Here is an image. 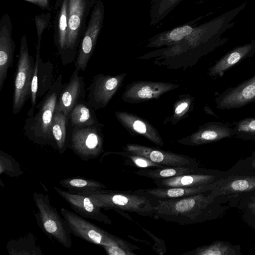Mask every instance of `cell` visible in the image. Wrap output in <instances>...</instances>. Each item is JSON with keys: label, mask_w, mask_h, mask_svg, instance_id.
Returning a JSON list of instances; mask_svg holds the SVG:
<instances>
[{"label": "cell", "mask_w": 255, "mask_h": 255, "mask_svg": "<svg viewBox=\"0 0 255 255\" xmlns=\"http://www.w3.org/2000/svg\"><path fill=\"white\" fill-rule=\"evenodd\" d=\"M104 125L73 127L70 135L68 148L83 161L97 158L105 152Z\"/></svg>", "instance_id": "obj_9"}, {"label": "cell", "mask_w": 255, "mask_h": 255, "mask_svg": "<svg viewBox=\"0 0 255 255\" xmlns=\"http://www.w3.org/2000/svg\"><path fill=\"white\" fill-rule=\"evenodd\" d=\"M247 5L244 2L204 23L197 25L182 41L173 45L147 53L137 59L154 58L153 64L170 69L186 68L203 56L223 45L228 38L222 34L234 24L233 19Z\"/></svg>", "instance_id": "obj_1"}, {"label": "cell", "mask_w": 255, "mask_h": 255, "mask_svg": "<svg viewBox=\"0 0 255 255\" xmlns=\"http://www.w3.org/2000/svg\"><path fill=\"white\" fill-rule=\"evenodd\" d=\"M183 0H150V24L155 25L162 21ZM206 0H198L201 3Z\"/></svg>", "instance_id": "obj_31"}, {"label": "cell", "mask_w": 255, "mask_h": 255, "mask_svg": "<svg viewBox=\"0 0 255 255\" xmlns=\"http://www.w3.org/2000/svg\"><path fill=\"white\" fill-rule=\"evenodd\" d=\"M126 73L115 75H95L87 89V102L95 110L105 108L122 86Z\"/></svg>", "instance_id": "obj_12"}, {"label": "cell", "mask_w": 255, "mask_h": 255, "mask_svg": "<svg viewBox=\"0 0 255 255\" xmlns=\"http://www.w3.org/2000/svg\"><path fill=\"white\" fill-rule=\"evenodd\" d=\"M59 184L69 191L79 193L94 189H105L107 187L101 182L82 177H74L61 180Z\"/></svg>", "instance_id": "obj_33"}, {"label": "cell", "mask_w": 255, "mask_h": 255, "mask_svg": "<svg viewBox=\"0 0 255 255\" xmlns=\"http://www.w3.org/2000/svg\"><path fill=\"white\" fill-rule=\"evenodd\" d=\"M194 98L189 94L179 95L173 106V112L164 121V124L174 125L182 119L186 118L193 110Z\"/></svg>", "instance_id": "obj_32"}, {"label": "cell", "mask_w": 255, "mask_h": 255, "mask_svg": "<svg viewBox=\"0 0 255 255\" xmlns=\"http://www.w3.org/2000/svg\"><path fill=\"white\" fill-rule=\"evenodd\" d=\"M61 214L65 219L71 234L92 244L116 246L133 251L140 249L135 245L109 233L73 212L61 208Z\"/></svg>", "instance_id": "obj_5"}, {"label": "cell", "mask_w": 255, "mask_h": 255, "mask_svg": "<svg viewBox=\"0 0 255 255\" xmlns=\"http://www.w3.org/2000/svg\"><path fill=\"white\" fill-rule=\"evenodd\" d=\"M218 181L213 183L195 187H179L142 189L146 194L158 199H171L183 198L207 191L212 190L217 185Z\"/></svg>", "instance_id": "obj_24"}, {"label": "cell", "mask_w": 255, "mask_h": 255, "mask_svg": "<svg viewBox=\"0 0 255 255\" xmlns=\"http://www.w3.org/2000/svg\"><path fill=\"white\" fill-rule=\"evenodd\" d=\"M240 247L230 243L216 241L210 244L198 247L182 255H240Z\"/></svg>", "instance_id": "obj_28"}, {"label": "cell", "mask_w": 255, "mask_h": 255, "mask_svg": "<svg viewBox=\"0 0 255 255\" xmlns=\"http://www.w3.org/2000/svg\"><path fill=\"white\" fill-rule=\"evenodd\" d=\"M221 199L214 195L211 190L183 198L157 199L153 217L180 225L214 220L221 214Z\"/></svg>", "instance_id": "obj_2"}, {"label": "cell", "mask_w": 255, "mask_h": 255, "mask_svg": "<svg viewBox=\"0 0 255 255\" xmlns=\"http://www.w3.org/2000/svg\"><path fill=\"white\" fill-rule=\"evenodd\" d=\"M240 166L243 167H240V169L255 171V151H254L252 155L247 157L243 161L242 163H240Z\"/></svg>", "instance_id": "obj_40"}, {"label": "cell", "mask_w": 255, "mask_h": 255, "mask_svg": "<svg viewBox=\"0 0 255 255\" xmlns=\"http://www.w3.org/2000/svg\"><path fill=\"white\" fill-rule=\"evenodd\" d=\"M203 17L200 16L184 24L154 35L149 39L146 47L160 48L170 46L179 43L192 33L198 22Z\"/></svg>", "instance_id": "obj_23"}, {"label": "cell", "mask_w": 255, "mask_h": 255, "mask_svg": "<svg viewBox=\"0 0 255 255\" xmlns=\"http://www.w3.org/2000/svg\"><path fill=\"white\" fill-rule=\"evenodd\" d=\"M109 255H136L133 251L116 246H101Z\"/></svg>", "instance_id": "obj_39"}, {"label": "cell", "mask_w": 255, "mask_h": 255, "mask_svg": "<svg viewBox=\"0 0 255 255\" xmlns=\"http://www.w3.org/2000/svg\"><path fill=\"white\" fill-rule=\"evenodd\" d=\"M180 87L170 82L140 80L127 85L122 100L129 104H138L158 99L163 95Z\"/></svg>", "instance_id": "obj_13"}, {"label": "cell", "mask_w": 255, "mask_h": 255, "mask_svg": "<svg viewBox=\"0 0 255 255\" xmlns=\"http://www.w3.org/2000/svg\"><path fill=\"white\" fill-rule=\"evenodd\" d=\"M35 204L38 212L35 216L42 231L51 239H54L66 249L72 247L71 232L66 221L50 203L48 195L34 192Z\"/></svg>", "instance_id": "obj_6"}, {"label": "cell", "mask_w": 255, "mask_h": 255, "mask_svg": "<svg viewBox=\"0 0 255 255\" xmlns=\"http://www.w3.org/2000/svg\"><path fill=\"white\" fill-rule=\"evenodd\" d=\"M204 169V168L200 167L168 166L160 168H143L134 172V173L154 180L198 172Z\"/></svg>", "instance_id": "obj_26"}, {"label": "cell", "mask_w": 255, "mask_h": 255, "mask_svg": "<svg viewBox=\"0 0 255 255\" xmlns=\"http://www.w3.org/2000/svg\"><path fill=\"white\" fill-rule=\"evenodd\" d=\"M33 3L43 9H49V0H24Z\"/></svg>", "instance_id": "obj_41"}, {"label": "cell", "mask_w": 255, "mask_h": 255, "mask_svg": "<svg viewBox=\"0 0 255 255\" xmlns=\"http://www.w3.org/2000/svg\"><path fill=\"white\" fill-rule=\"evenodd\" d=\"M109 154H116L126 157L130 160L137 167L141 168L142 169L165 167L163 165L152 162L144 156L125 150L120 152H107L105 153L103 157Z\"/></svg>", "instance_id": "obj_37"}, {"label": "cell", "mask_w": 255, "mask_h": 255, "mask_svg": "<svg viewBox=\"0 0 255 255\" xmlns=\"http://www.w3.org/2000/svg\"><path fill=\"white\" fill-rule=\"evenodd\" d=\"M234 136L244 140H255V118H246L233 123Z\"/></svg>", "instance_id": "obj_35"}, {"label": "cell", "mask_w": 255, "mask_h": 255, "mask_svg": "<svg viewBox=\"0 0 255 255\" xmlns=\"http://www.w3.org/2000/svg\"><path fill=\"white\" fill-rule=\"evenodd\" d=\"M53 188L80 216L112 225V220L102 212L101 209L90 197L83 194L64 191L56 186Z\"/></svg>", "instance_id": "obj_17"}, {"label": "cell", "mask_w": 255, "mask_h": 255, "mask_svg": "<svg viewBox=\"0 0 255 255\" xmlns=\"http://www.w3.org/2000/svg\"><path fill=\"white\" fill-rule=\"evenodd\" d=\"M9 255H42L40 248L37 245L36 239L31 235L15 240H11L6 245Z\"/></svg>", "instance_id": "obj_29"}, {"label": "cell", "mask_w": 255, "mask_h": 255, "mask_svg": "<svg viewBox=\"0 0 255 255\" xmlns=\"http://www.w3.org/2000/svg\"><path fill=\"white\" fill-rule=\"evenodd\" d=\"M53 65L49 60L44 62L40 57L38 59V97L44 96L51 88L53 78Z\"/></svg>", "instance_id": "obj_34"}, {"label": "cell", "mask_w": 255, "mask_h": 255, "mask_svg": "<svg viewBox=\"0 0 255 255\" xmlns=\"http://www.w3.org/2000/svg\"><path fill=\"white\" fill-rule=\"evenodd\" d=\"M115 115L121 125L132 136L140 135L156 145H164V141L158 130L147 120L127 112L117 111Z\"/></svg>", "instance_id": "obj_18"}, {"label": "cell", "mask_w": 255, "mask_h": 255, "mask_svg": "<svg viewBox=\"0 0 255 255\" xmlns=\"http://www.w3.org/2000/svg\"><path fill=\"white\" fill-rule=\"evenodd\" d=\"M215 101L217 108L220 110L237 109L255 103V74L236 86L226 89Z\"/></svg>", "instance_id": "obj_15"}, {"label": "cell", "mask_w": 255, "mask_h": 255, "mask_svg": "<svg viewBox=\"0 0 255 255\" xmlns=\"http://www.w3.org/2000/svg\"><path fill=\"white\" fill-rule=\"evenodd\" d=\"M50 13L36 15L35 16V21L36 26L37 42V45H40L42 33L48 24Z\"/></svg>", "instance_id": "obj_38"}, {"label": "cell", "mask_w": 255, "mask_h": 255, "mask_svg": "<svg viewBox=\"0 0 255 255\" xmlns=\"http://www.w3.org/2000/svg\"><path fill=\"white\" fill-rule=\"evenodd\" d=\"M211 192L220 198L255 192V172L233 167L226 171L225 175L218 180L217 185Z\"/></svg>", "instance_id": "obj_11"}, {"label": "cell", "mask_w": 255, "mask_h": 255, "mask_svg": "<svg viewBox=\"0 0 255 255\" xmlns=\"http://www.w3.org/2000/svg\"><path fill=\"white\" fill-rule=\"evenodd\" d=\"M247 195L249 196L250 199L248 203V207L255 216V192Z\"/></svg>", "instance_id": "obj_42"}, {"label": "cell", "mask_w": 255, "mask_h": 255, "mask_svg": "<svg viewBox=\"0 0 255 255\" xmlns=\"http://www.w3.org/2000/svg\"><path fill=\"white\" fill-rule=\"evenodd\" d=\"M68 117L73 127H85L101 123L94 108L87 101L83 100L79 101L73 107Z\"/></svg>", "instance_id": "obj_25"}, {"label": "cell", "mask_w": 255, "mask_h": 255, "mask_svg": "<svg viewBox=\"0 0 255 255\" xmlns=\"http://www.w3.org/2000/svg\"><path fill=\"white\" fill-rule=\"evenodd\" d=\"M123 149L144 156L152 162L165 167H199L197 160L191 156L155 147L138 144L128 143L123 147Z\"/></svg>", "instance_id": "obj_14"}, {"label": "cell", "mask_w": 255, "mask_h": 255, "mask_svg": "<svg viewBox=\"0 0 255 255\" xmlns=\"http://www.w3.org/2000/svg\"><path fill=\"white\" fill-rule=\"evenodd\" d=\"M255 54V39H252L246 44L234 47L222 57L209 69L208 75L222 77L230 69Z\"/></svg>", "instance_id": "obj_22"}, {"label": "cell", "mask_w": 255, "mask_h": 255, "mask_svg": "<svg viewBox=\"0 0 255 255\" xmlns=\"http://www.w3.org/2000/svg\"><path fill=\"white\" fill-rule=\"evenodd\" d=\"M14 177L23 174L20 164L11 155L0 151V173Z\"/></svg>", "instance_id": "obj_36"}, {"label": "cell", "mask_w": 255, "mask_h": 255, "mask_svg": "<svg viewBox=\"0 0 255 255\" xmlns=\"http://www.w3.org/2000/svg\"><path fill=\"white\" fill-rule=\"evenodd\" d=\"M12 24L7 14L3 15L0 22V92L12 67L15 44L12 38Z\"/></svg>", "instance_id": "obj_19"}, {"label": "cell", "mask_w": 255, "mask_h": 255, "mask_svg": "<svg viewBox=\"0 0 255 255\" xmlns=\"http://www.w3.org/2000/svg\"><path fill=\"white\" fill-rule=\"evenodd\" d=\"M80 70L75 68L70 79L60 95L56 109L68 116L73 107L85 98V83L84 78L79 75Z\"/></svg>", "instance_id": "obj_21"}, {"label": "cell", "mask_w": 255, "mask_h": 255, "mask_svg": "<svg viewBox=\"0 0 255 255\" xmlns=\"http://www.w3.org/2000/svg\"><path fill=\"white\" fill-rule=\"evenodd\" d=\"M226 171L204 169L192 173L153 180L158 187H195L213 183L223 177Z\"/></svg>", "instance_id": "obj_20"}, {"label": "cell", "mask_w": 255, "mask_h": 255, "mask_svg": "<svg viewBox=\"0 0 255 255\" xmlns=\"http://www.w3.org/2000/svg\"><path fill=\"white\" fill-rule=\"evenodd\" d=\"M234 136L233 128L219 122H210L200 126L190 135L179 139L177 142L184 145L199 146Z\"/></svg>", "instance_id": "obj_16"}, {"label": "cell", "mask_w": 255, "mask_h": 255, "mask_svg": "<svg viewBox=\"0 0 255 255\" xmlns=\"http://www.w3.org/2000/svg\"><path fill=\"white\" fill-rule=\"evenodd\" d=\"M35 68L33 58L29 54L26 37L23 35L20 40L19 53L12 99V113L17 114L26 101L30 98L31 86Z\"/></svg>", "instance_id": "obj_8"}, {"label": "cell", "mask_w": 255, "mask_h": 255, "mask_svg": "<svg viewBox=\"0 0 255 255\" xmlns=\"http://www.w3.org/2000/svg\"><path fill=\"white\" fill-rule=\"evenodd\" d=\"M69 0H62L56 32V46L59 54L63 53L67 40L68 31V7Z\"/></svg>", "instance_id": "obj_30"}, {"label": "cell", "mask_w": 255, "mask_h": 255, "mask_svg": "<svg viewBox=\"0 0 255 255\" xmlns=\"http://www.w3.org/2000/svg\"><path fill=\"white\" fill-rule=\"evenodd\" d=\"M69 122L68 116L56 109L51 131L56 150L60 154L65 152L68 148L70 137L68 136L67 131Z\"/></svg>", "instance_id": "obj_27"}, {"label": "cell", "mask_w": 255, "mask_h": 255, "mask_svg": "<svg viewBox=\"0 0 255 255\" xmlns=\"http://www.w3.org/2000/svg\"><path fill=\"white\" fill-rule=\"evenodd\" d=\"M59 74L41 101L36 105V113L27 115L23 126L25 136L39 145H50L56 149L51 128L57 104L65 84Z\"/></svg>", "instance_id": "obj_3"}, {"label": "cell", "mask_w": 255, "mask_h": 255, "mask_svg": "<svg viewBox=\"0 0 255 255\" xmlns=\"http://www.w3.org/2000/svg\"><path fill=\"white\" fill-rule=\"evenodd\" d=\"M96 0H69L68 7V31L66 45L60 56L65 65L72 62L77 49L85 33L86 21L91 8Z\"/></svg>", "instance_id": "obj_7"}, {"label": "cell", "mask_w": 255, "mask_h": 255, "mask_svg": "<svg viewBox=\"0 0 255 255\" xmlns=\"http://www.w3.org/2000/svg\"><path fill=\"white\" fill-rule=\"evenodd\" d=\"M105 8L102 0H96L91 11L89 21L79 44L75 68L85 71L95 48L103 27Z\"/></svg>", "instance_id": "obj_10"}, {"label": "cell", "mask_w": 255, "mask_h": 255, "mask_svg": "<svg viewBox=\"0 0 255 255\" xmlns=\"http://www.w3.org/2000/svg\"><path fill=\"white\" fill-rule=\"evenodd\" d=\"M90 197L101 209L135 213L146 217L153 216L158 204L157 199L144 193L135 191H117L98 188L79 193Z\"/></svg>", "instance_id": "obj_4"}]
</instances>
